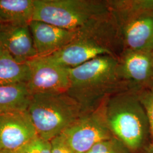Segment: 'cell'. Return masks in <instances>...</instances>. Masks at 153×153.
Segmentation results:
<instances>
[{"label":"cell","instance_id":"cell-1","mask_svg":"<svg viewBox=\"0 0 153 153\" xmlns=\"http://www.w3.org/2000/svg\"><path fill=\"white\" fill-rule=\"evenodd\" d=\"M33 20L73 31L82 36L111 42L116 38L107 1L34 0Z\"/></svg>","mask_w":153,"mask_h":153},{"label":"cell","instance_id":"cell-2","mask_svg":"<svg viewBox=\"0 0 153 153\" xmlns=\"http://www.w3.org/2000/svg\"><path fill=\"white\" fill-rule=\"evenodd\" d=\"M68 69L71 86L67 93L86 112L96 109L109 96L129 90L121 78L116 56H99Z\"/></svg>","mask_w":153,"mask_h":153},{"label":"cell","instance_id":"cell-3","mask_svg":"<svg viewBox=\"0 0 153 153\" xmlns=\"http://www.w3.org/2000/svg\"><path fill=\"white\" fill-rule=\"evenodd\" d=\"M100 105L112 135L132 152L142 148L150 129L137 93L130 90L116 93L105 99Z\"/></svg>","mask_w":153,"mask_h":153},{"label":"cell","instance_id":"cell-4","mask_svg":"<svg viewBox=\"0 0 153 153\" xmlns=\"http://www.w3.org/2000/svg\"><path fill=\"white\" fill-rule=\"evenodd\" d=\"M107 2L123 49L153 52V0Z\"/></svg>","mask_w":153,"mask_h":153},{"label":"cell","instance_id":"cell-5","mask_svg":"<svg viewBox=\"0 0 153 153\" xmlns=\"http://www.w3.org/2000/svg\"><path fill=\"white\" fill-rule=\"evenodd\" d=\"M39 136L51 141L86 112L67 93L31 95L27 109Z\"/></svg>","mask_w":153,"mask_h":153},{"label":"cell","instance_id":"cell-6","mask_svg":"<svg viewBox=\"0 0 153 153\" xmlns=\"http://www.w3.org/2000/svg\"><path fill=\"white\" fill-rule=\"evenodd\" d=\"M76 153H86L98 142L113 137L100 105L85 112L61 134Z\"/></svg>","mask_w":153,"mask_h":153},{"label":"cell","instance_id":"cell-7","mask_svg":"<svg viewBox=\"0 0 153 153\" xmlns=\"http://www.w3.org/2000/svg\"><path fill=\"white\" fill-rule=\"evenodd\" d=\"M112 43L103 39L81 36L52 54L42 57L66 69L74 68L99 56H116Z\"/></svg>","mask_w":153,"mask_h":153},{"label":"cell","instance_id":"cell-8","mask_svg":"<svg viewBox=\"0 0 153 153\" xmlns=\"http://www.w3.org/2000/svg\"><path fill=\"white\" fill-rule=\"evenodd\" d=\"M27 62L30 73L26 86L31 95L68 92L71 86L68 69L42 57Z\"/></svg>","mask_w":153,"mask_h":153},{"label":"cell","instance_id":"cell-9","mask_svg":"<svg viewBox=\"0 0 153 153\" xmlns=\"http://www.w3.org/2000/svg\"><path fill=\"white\" fill-rule=\"evenodd\" d=\"M119 71L129 90L136 93L153 86V52L123 49Z\"/></svg>","mask_w":153,"mask_h":153},{"label":"cell","instance_id":"cell-10","mask_svg":"<svg viewBox=\"0 0 153 153\" xmlns=\"http://www.w3.org/2000/svg\"><path fill=\"white\" fill-rule=\"evenodd\" d=\"M37 135L27 110L0 115V150L15 152Z\"/></svg>","mask_w":153,"mask_h":153},{"label":"cell","instance_id":"cell-11","mask_svg":"<svg viewBox=\"0 0 153 153\" xmlns=\"http://www.w3.org/2000/svg\"><path fill=\"white\" fill-rule=\"evenodd\" d=\"M0 48L19 62L37 57L29 23H0Z\"/></svg>","mask_w":153,"mask_h":153},{"label":"cell","instance_id":"cell-12","mask_svg":"<svg viewBox=\"0 0 153 153\" xmlns=\"http://www.w3.org/2000/svg\"><path fill=\"white\" fill-rule=\"evenodd\" d=\"M29 26L37 57L51 55L81 36L75 31L41 21L33 20Z\"/></svg>","mask_w":153,"mask_h":153},{"label":"cell","instance_id":"cell-13","mask_svg":"<svg viewBox=\"0 0 153 153\" xmlns=\"http://www.w3.org/2000/svg\"><path fill=\"white\" fill-rule=\"evenodd\" d=\"M27 62H19L0 48V86L27 83L30 77Z\"/></svg>","mask_w":153,"mask_h":153},{"label":"cell","instance_id":"cell-14","mask_svg":"<svg viewBox=\"0 0 153 153\" xmlns=\"http://www.w3.org/2000/svg\"><path fill=\"white\" fill-rule=\"evenodd\" d=\"M33 9L34 0H0V23H29Z\"/></svg>","mask_w":153,"mask_h":153},{"label":"cell","instance_id":"cell-15","mask_svg":"<svg viewBox=\"0 0 153 153\" xmlns=\"http://www.w3.org/2000/svg\"><path fill=\"white\" fill-rule=\"evenodd\" d=\"M31 97L26 84L0 86V115L27 110Z\"/></svg>","mask_w":153,"mask_h":153},{"label":"cell","instance_id":"cell-16","mask_svg":"<svg viewBox=\"0 0 153 153\" xmlns=\"http://www.w3.org/2000/svg\"><path fill=\"white\" fill-rule=\"evenodd\" d=\"M126 145L113 136L99 142L86 153H132Z\"/></svg>","mask_w":153,"mask_h":153},{"label":"cell","instance_id":"cell-17","mask_svg":"<svg viewBox=\"0 0 153 153\" xmlns=\"http://www.w3.org/2000/svg\"><path fill=\"white\" fill-rule=\"evenodd\" d=\"M14 152L15 153H51V141L37 135Z\"/></svg>","mask_w":153,"mask_h":153},{"label":"cell","instance_id":"cell-18","mask_svg":"<svg viewBox=\"0 0 153 153\" xmlns=\"http://www.w3.org/2000/svg\"><path fill=\"white\" fill-rule=\"evenodd\" d=\"M136 93L148 116L150 133L153 138V86Z\"/></svg>","mask_w":153,"mask_h":153},{"label":"cell","instance_id":"cell-19","mask_svg":"<svg viewBox=\"0 0 153 153\" xmlns=\"http://www.w3.org/2000/svg\"><path fill=\"white\" fill-rule=\"evenodd\" d=\"M51 153H76L71 150L60 135L51 140Z\"/></svg>","mask_w":153,"mask_h":153},{"label":"cell","instance_id":"cell-20","mask_svg":"<svg viewBox=\"0 0 153 153\" xmlns=\"http://www.w3.org/2000/svg\"><path fill=\"white\" fill-rule=\"evenodd\" d=\"M145 153H153V142L146 148Z\"/></svg>","mask_w":153,"mask_h":153},{"label":"cell","instance_id":"cell-21","mask_svg":"<svg viewBox=\"0 0 153 153\" xmlns=\"http://www.w3.org/2000/svg\"><path fill=\"white\" fill-rule=\"evenodd\" d=\"M0 153H15L14 152L10 151H5V150H0Z\"/></svg>","mask_w":153,"mask_h":153},{"label":"cell","instance_id":"cell-22","mask_svg":"<svg viewBox=\"0 0 153 153\" xmlns=\"http://www.w3.org/2000/svg\"></svg>","mask_w":153,"mask_h":153}]
</instances>
